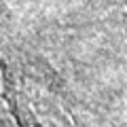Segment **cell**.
Wrapping results in <instances>:
<instances>
[{
	"label": "cell",
	"instance_id": "1",
	"mask_svg": "<svg viewBox=\"0 0 127 127\" xmlns=\"http://www.w3.org/2000/svg\"><path fill=\"white\" fill-rule=\"evenodd\" d=\"M0 83L17 127H81L55 72L2 32Z\"/></svg>",
	"mask_w": 127,
	"mask_h": 127
}]
</instances>
